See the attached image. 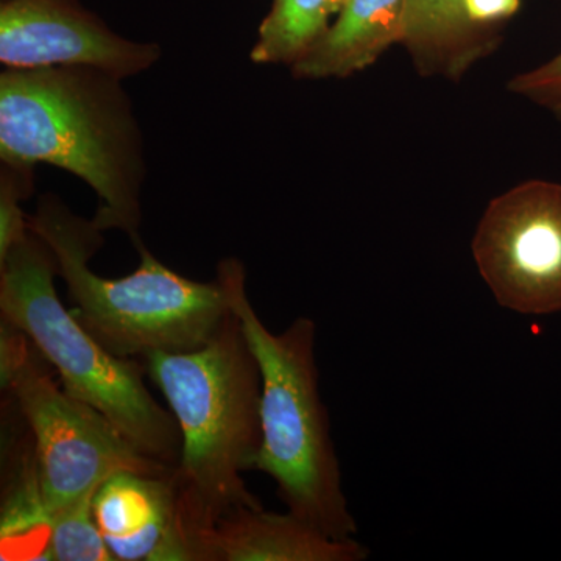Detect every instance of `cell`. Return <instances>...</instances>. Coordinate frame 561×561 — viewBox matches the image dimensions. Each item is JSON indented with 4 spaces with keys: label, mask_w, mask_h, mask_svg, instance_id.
<instances>
[{
    "label": "cell",
    "mask_w": 561,
    "mask_h": 561,
    "mask_svg": "<svg viewBox=\"0 0 561 561\" xmlns=\"http://www.w3.org/2000/svg\"><path fill=\"white\" fill-rule=\"evenodd\" d=\"M119 77L87 66L7 69L0 76V158L39 162L87 181L99 230L139 239L142 136Z\"/></svg>",
    "instance_id": "obj_1"
},
{
    "label": "cell",
    "mask_w": 561,
    "mask_h": 561,
    "mask_svg": "<svg viewBox=\"0 0 561 561\" xmlns=\"http://www.w3.org/2000/svg\"><path fill=\"white\" fill-rule=\"evenodd\" d=\"M144 360L179 423L181 511L203 561V535L225 515L264 508L242 478L254 470L262 445L260 364L232 311L202 348Z\"/></svg>",
    "instance_id": "obj_2"
},
{
    "label": "cell",
    "mask_w": 561,
    "mask_h": 561,
    "mask_svg": "<svg viewBox=\"0 0 561 561\" xmlns=\"http://www.w3.org/2000/svg\"><path fill=\"white\" fill-rule=\"evenodd\" d=\"M28 228L49 245L76 308L72 316L95 341L124 359L154 353H190L205 346L230 316L219 278L198 283L165 267L140 239L138 271L125 278L91 272L102 230L55 195L41 197Z\"/></svg>",
    "instance_id": "obj_3"
},
{
    "label": "cell",
    "mask_w": 561,
    "mask_h": 561,
    "mask_svg": "<svg viewBox=\"0 0 561 561\" xmlns=\"http://www.w3.org/2000/svg\"><path fill=\"white\" fill-rule=\"evenodd\" d=\"M217 278L261 368L262 445L254 470L276 482L287 512L328 537L348 540L357 526L343 494L330 420L320 398L316 323L300 317L273 334L247 297L242 262L221 261Z\"/></svg>",
    "instance_id": "obj_4"
},
{
    "label": "cell",
    "mask_w": 561,
    "mask_h": 561,
    "mask_svg": "<svg viewBox=\"0 0 561 561\" xmlns=\"http://www.w3.org/2000/svg\"><path fill=\"white\" fill-rule=\"evenodd\" d=\"M57 273L49 245L28 228L0 260L2 319L31 339L66 393L101 412L144 456L179 467V423L151 397L146 367L111 353L66 311L55 290Z\"/></svg>",
    "instance_id": "obj_5"
},
{
    "label": "cell",
    "mask_w": 561,
    "mask_h": 561,
    "mask_svg": "<svg viewBox=\"0 0 561 561\" xmlns=\"http://www.w3.org/2000/svg\"><path fill=\"white\" fill-rule=\"evenodd\" d=\"M31 339L0 331V387L16 402L31 431L39 500L50 519L116 472L168 476L175 468L140 454L108 419L66 393Z\"/></svg>",
    "instance_id": "obj_6"
},
{
    "label": "cell",
    "mask_w": 561,
    "mask_h": 561,
    "mask_svg": "<svg viewBox=\"0 0 561 561\" xmlns=\"http://www.w3.org/2000/svg\"><path fill=\"white\" fill-rule=\"evenodd\" d=\"M472 256L494 300L523 316L561 311V183L529 180L482 214Z\"/></svg>",
    "instance_id": "obj_7"
},
{
    "label": "cell",
    "mask_w": 561,
    "mask_h": 561,
    "mask_svg": "<svg viewBox=\"0 0 561 561\" xmlns=\"http://www.w3.org/2000/svg\"><path fill=\"white\" fill-rule=\"evenodd\" d=\"M160 55L157 44L122 38L76 0H3L0 7V61L7 69L87 66L124 80Z\"/></svg>",
    "instance_id": "obj_8"
},
{
    "label": "cell",
    "mask_w": 561,
    "mask_h": 561,
    "mask_svg": "<svg viewBox=\"0 0 561 561\" xmlns=\"http://www.w3.org/2000/svg\"><path fill=\"white\" fill-rule=\"evenodd\" d=\"M94 516L116 560L197 561L175 471L168 476L116 472L99 486Z\"/></svg>",
    "instance_id": "obj_9"
},
{
    "label": "cell",
    "mask_w": 561,
    "mask_h": 561,
    "mask_svg": "<svg viewBox=\"0 0 561 561\" xmlns=\"http://www.w3.org/2000/svg\"><path fill=\"white\" fill-rule=\"evenodd\" d=\"M203 561H360L367 549L348 538L335 540L302 522L264 508H236L202 540Z\"/></svg>",
    "instance_id": "obj_10"
},
{
    "label": "cell",
    "mask_w": 561,
    "mask_h": 561,
    "mask_svg": "<svg viewBox=\"0 0 561 561\" xmlns=\"http://www.w3.org/2000/svg\"><path fill=\"white\" fill-rule=\"evenodd\" d=\"M405 0H346L327 35L291 66L295 79H348L400 44Z\"/></svg>",
    "instance_id": "obj_11"
},
{
    "label": "cell",
    "mask_w": 561,
    "mask_h": 561,
    "mask_svg": "<svg viewBox=\"0 0 561 561\" xmlns=\"http://www.w3.org/2000/svg\"><path fill=\"white\" fill-rule=\"evenodd\" d=\"M472 22L463 0H405L400 44L423 77L460 80L494 49V36Z\"/></svg>",
    "instance_id": "obj_12"
},
{
    "label": "cell",
    "mask_w": 561,
    "mask_h": 561,
    "mask_svg": "<svg viewBox=\"0 0 561 561\" xmlns=\"http://www.w3.org/2000/svg\"><path fill=\"white\" fill-rule=\"evenodd\" d=\"M346 0H273L262 21L251 60L257 65H289L300 61L330 31Z\"/></svg>",
    "instance_id": "obj_13"
},
{
    "label": "cell",
    "mask_w": 561,
    "mask_h": 561,
    "mask_svg": "<svg viewBox=\"0 0 561 561\" xmlns=\"http://www.w3.org/2000/svg\"><path fill=\"white\" fill-rule=\"evenodd\" d=\"M99 490V489H98ZM98 490L58 512L49 524L47 560L114 561L94 516Z\"/></svg>",
    "instance_id": "obj_14"
},
{
    "label": "cell",
    "mask_w": 561,
    "mask_h": 561,
    "mask_svg": "<svg viewBox=\"0 0 561 561\" xmlns=\"http://www.w3.org/2000/svg\"><path fill=\"white\" fill-rule=\"evenodd\" d=\"M33 169L2 165L0 179V260L28 232V217L21 202L33 191Z\"/></svg>",
    "instance_id": "obj_15"
},
{
    "label": "cell",
    "mask_w": 561,
    "mask_h": 561,
    "mask_svg": "<svg viewBox=\"0 0 561 561\" xmlns=\"http://www.w3.org/2000/svg\"><path fill=\"white\" fill-rule=\"evenodd\" d=\"M507 90L561 121V51L545 65L513 77Z\"/></svg>",
    "instance_id": "obj_16"
},
{
    "label": "cell",
    "mask_w": 561,
    "mask_h": 561,
    "mask_svg": "<svg viewBox=\"0 0 561 561\" xmlns=\"http://www.w3.org/2000/svg\"><path fill=\"white\" fill-rule=\"evenodd\" d=\"M463 7L472 22L491 25L513 16L522 7V0H463Z\"/></svg>",
    "instance_id": "obj_17"
},
{
    "label": "cell",
    "mask_w": 561,
    "mask_h": 561,
    "mask_svg": "<svg viewBox=\"0 0 561 561\" xmlns=\"http://www.w3.org/2000/svg\"><path fill=\"white\" fill-rule=\"evenodd\" d=\"M2 2H3V0H2Z\"/></svg>",
    "instance_id": "obj_18"
}]
</instances>
